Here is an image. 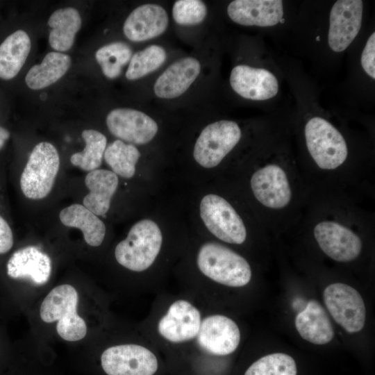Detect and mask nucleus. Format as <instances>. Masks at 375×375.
Here are the masks:
<instances>
[{
	"instance_id": "18",
	"label": "nucleus",
	"mask_w": 375,
	"mask_h": 375,
	"mask_svg": "<svg viewBox=\"0 0 375 375\" xmlns=\"http://www.w3.org/2000/svg\"><path fill=\"white\" fill-rule=\"evenodd\" d=\"M169 17L165 10L154 3L135 8L126 19L123 31L133 42H143L156 38L167 29Z\"/></svg>"
},
{
	"instance_id": "13",
	"label": "nucleus",
	"mask_w": 375,
	"mask_h": 375,
	"mask_svg": "<svg viewBox=\"0 0 375 375\" xmlns=\"http://www.w3.org/2000/svg\"><path fill=\"white\" fill-rule=\"evenodd\" d=\"M197 340L205 351L215 356H226L238 348L240 331L237 324L229 317L213 315L201 321Z\"/></svg>"
},
{
	"instance_id": "2",
	"label": "nucleus",
	"mask_w": 375,
	"mask_h": 375,
	"mask_svg": "<svg viewBox=\"0 0 375 375\" xmlns=\"http://www.w3.org/2000/svg\"><path fill=\"white\" fill-rule=\"evenodd\" d=\"M78 294L71 285L62 284L53 288L45 297L40 308V316L46 323L57 322L56 331L68 342L83 339L87 325L77 313Z\"/></svg>"
},
{
	"instance_id": "14",
	"label": "nucleus",
	"mask_w": 375,
	"mask_h": 375,
	"mask_svg": "<svg viewBox=\"0 0 375 375\" xmlns=\"http://www.w3.org/2000/svg\"><path fill=\"white\" fill-rule=\"evenodd\" d=\"M106 124L115 137L135 144L150 142L158 132L157 123L147 114L131 108H117L106 117Z\"/></svg>"
},
{
	"instance_id": "6",
	"label": "nucleus",
	"mask_w": 375,
	"mask_h": 375,
	"mask_svg": "<svg viewBox=\"0 0 375 375\" xmlns=\"http://www.w3.org/2000/svg\"><path fill=\"white\" fill-rule=\"evenodd\" d=\"M60 168L56 147L41 142L32 150L20 177V188L25 197L33 200L45 198L51 191Z\"/></svg>"
},
{
	"instance_id": "5",
	"label": "nucleus",
	"mask_w": 375,
	"mask_h": 375,
	"mask_svg": "<svg viewBox=\"0 0 375 375\" xmlns=\"http://www.w3.org/2000/svg\"><path fill=\"white\" fill-rule=\"evenodd\" d=\"M162 235L158 224L151 219H142L129 230L126 238L115 249L117 262L133 272L148 269L158 256Z\"/></svg>"
},
{
	"instance_id": "10",
	"label": "nucleus",
	"mask_w": 375,
	"mask_h": 375,
	"mask_svg": "<svg viewBox=\"0 0 375 375\" xmlns=\"http://www.w3.org/2000/svg\"><path fill=\"white\" fill-rule=\"evenodd\" d=\"M324 303L334 320L348 333L362 329L366 319V308L360 293L342 283L327 286L323 293Z\"/></svg>"
},
{
	"instance_id": "30",
	"label": "nucleus",
	"mask_w": 375,
	"mask_h": 375,
	"mask_svg": "<svg viewBox=\"0 0 375 375\" xmlns=\"http://www.w3.org/2000/svg\"><path fill=\"white\" fill-rule=\"evenodd\" d=\"M167 53L163 47L151 45L134 53L126 72L128 80L140 78L159 68L166 60Z\"/></svg>"
},
{
	"instance_id": "8",
	"label": "nucleus",
	"mask_w": 375,
	"mask_h": 375,
	"mask_svg": "<svg viewBox=\"0 0 375 375\" xmlns=\"http://www.w3.org/2000/svg\"><path fill=\"white\" fill-rule=\"evenodd\" d=\"M241 138L242 131L234 121L219 120L210 124L196 141L194 158L203 167H215L234 149Z\"/></svg>"
},
{
	"instance_id": "27",
	"label": "nucleus",
	"mask_w": 375,
	"mask_h": 375,
	"mask_svg": "<svg viewBox=\"0 0 375 375\" xmlns=\"http://www.w3.org/2000/svg\"><path fill=\"white\" fill-rule=\"evenodd\" d=\"M141 154L131 144L120 140L110 143L104 151V160L116 175L122 178H132L135 173V165Z\"/></svg>"
},
{
	"instance_id": "32",
	"label": "nucleus",
	"mask_w": 375,
	"mask_h": 375,
	"mask_svg": "<svg viewBox=\"0 0 375 375\" xmlns=\"http://www.w3.org/2000/svg\"><path fill=\"white\" fill-rule=\"evenodd\" d=\"M206 15V6L200 0H178L172 8L173 19L180 25L199 24L204 20Z\"/></svg>"
},
{
	"instance_id": "16",
	"label": "nucleus",
	"mask_w": 375,
	"mask_h": 375,
	"mask_svg": "<svg viewBox=\"0 0 375 375\" xmlns=\"http://www.w3.org/2000/svg\"><path fill=\"white\" fill-rule=\"evenodd\" d=\"M232 89L240 97L253 101L274 97L278 92V81L270 71L246 65L234 67L230 75Z\"/></svg>"
},
{
	"instance_id": "7",
	"label": "nucleus",
	"mask_w": 375,
	"mask_h": 375,
	"mask_svg": "<svg viewBox=\"0 0 375 375\" xmlns=\"http://www.w3.org/2000/svg\"><path fill=\"white\" fill-rule=\"evenodd\" d=\"M312 234L320 249L335 261L351 262L362 252L360 236L341 220L321 219L314 224Z\"/></svg>"
},
{
	"instance_id": "15",
	"label": "nucleus",
	"mask_w": 375,
	"mask_h": 375,
	"mask_svg": "<svg viewBox=\"0 0 375 375\" xmlns=\"http://www.w3.org/2000/svg\"><path fill=\"white\" fill-rule=\"evenodd\" d=\"M201 322L199 310L189 301L179 299L170 305L160 319L158 331L169 342H183L197 337Z\"/></svg>"
},
{
	"instance_id": "21",
	"label": "nucleus",
	"mask_w": 375,
	"mask_h": 375,
	"mask_svg": "<svg viewBox=\"0 0 375 375\" xmlns=\"http://www.w3.org/2000/svg\"><path fill=\"white\" fill-rule=\"evenodd\" d=\"M118 183L117 175L112 171L97 169L89 172L85 178L89 193L83 198V205L97 216L106 215Z\"/></svg>"
},
{
	"instance_id": "26",
	"label": "nucleus",
	"mask_w": 375,
	"mask_h": 375,
	"mask_svg": "<svg viewBox=\"0 0 375 375\" xmlns=\"http://www.w3.org/2000/svg\"><path fill=\"white\" fill-rule=\"evenodd\" d=\"M71 58L65 53H48L42 62L33 66L28 72L25 81L32 90L44 88L58 81L69 69Z\"/></svg>"
},
{
	"instance_id": "28",
	"label": "nucleus",
	"mask_w": 375,
	"mask_h": 375,
	"mask_svg": "<svg viewBox=\"0 0 375 375\" xmlns=\"http://www.w3.org/2000/svg\"><path fill=\"white\" fill-rule=\"evenodd\" d=\"M81 136L85 147L82 151L72 155L70 162L84 171L97 169L102 162L107 139L103 134L93 129L84 130Z\"/></svg>"
},
{
	"instance_id": "9",
	"label": "nucleus",
	"mask_w": 375,
	"mask_h": 375,
	"mask_svg": "<svg viewBox=\"0 0 375 375\" xmlns=\"http://www.w3.org/2000/svg\"><path fill=\"white\" fill-rule=\"evenodd\" d=\"M200 216L208 231L220 240L235 244L246 240L247 231L242 219L222 197L206 195L200 203Z\"/></svg>"
},
{
	"instance_id": "35",
	"label": "nucleus",
	"mask_w": 375,
	"mask_h": 375,
	"mask_svg": "<svg viewBox=\"0 0 375 375\" xmlns=\"http://www.w3.org/2000/svg\"><path fill=\"white\" fill-rule=\"evenodd\" d=\"M9 136L10 133L8 131L0 126V149L3 147L5 142L9 138Z\"/></svg>"
},
{
	"instance_id": "11",
	"label": "nucleus",
	"mask_w": 375,
	"mask_h": 375,
	"mask_svg": "<svg viewBox=\"0 0 375 375\" xmlns=\"http://www.w3.org/2000/svg\"><path fill=\"white\" fill-rule=\"evenodd\" d=\"M101 363L108 375H153L158 367L156 356L149 349L135 344L106 349Z\"/></svg>"
},
{
	"instance_id": "17",
	"label": "nucleus",
	"mask_w": 375,
	"mask_h": 375,
	"mask_svg": "<svg viewBox=\"0 0 375 375\" xmlns=\"http://www.w3.org/2000/svg\"><path fill=\"white\" fill-rule=\"evenodd\" d=\"M227 14L240 25L273 26L283 19V3L278 0H235L228 4Z\"/></svg>"
},
{
	"instance_id": "31",
	"label": "nucleus",
	"mask_w": 375,
	"mask_h": 375,
	"mask_svg": "<svg viewBox=\"0 0 375 375\" xmlns=\"http://www.w3.org/2000/svg\"><path fill=\"white\" fill-rule=\"evenodd\" d=\"M294 360L283 353L266 355L254 362L244 375H297Z\"/></svg>"
},
{
	"instance_id": "25",
	"label": "nucleus",
	"mask_w": 375,
	"mask_h": 375,
	"mask_svg": "<svg viewBox=\"0 0 375 375\" xmlns=\"http://www.w3.org/2000/svg\"><path fill=\"white\" fill-rule=\"evenodd\" d=\"M51 28L49 42L58 51H68L73 45L76 33L81 26V18L74 8H60L53 12L48 20Z\"/></svg>"
},
{
	"instance_id": "19",
	"label": "nucleus",
	"mask_w": 375,
	"mask_h": 375,
	"mask_svg": "<svg viewBox=\"0 0 375 375\" xmlns=\"http://www.w3.org/2000/svg\"><path fill=\"white\" fill-rule=\"evenodd\" d=\"M8 275L15 279L26 278L35 285L48 282L52 269L49 256L35 246L16 251L6 265Z\"/></svg>"
},
{
	"instance_id": "20",
	"label": "nucleus",
	"mask_w": 375,
	"mask_h": 375,
	"mask_svg": "<svg viewBox=\"0 0 375 375\" xmlns=\"http://www.w3.org/2000/svg\"><path fill=\"white\" fill-rule=\"evenodd\" d=\"M200 70V63L194 58L174 62L157 78L153 86L155 94L167 99L181 96L195 81Z\"/></svg>"
},
{
	"instance_id": "3",
	"label": "nucleus",
	"mask_w": 375,
	"mask_h": 375,
	"mask_svg": "<svg viewBox=\"0 0 375 375\" xmlns=\"http://www.w3.org/2000/svg\"><path fill=\"white\" fill-rule=\"evenodd\" d=\"M197 262L205 276L226 286L242 287L251 278V269L247 260L219 243L203 244L198 252Z\"/></svg>"
},
{
	"instance_id": "1",
	"label": "nucleus",
	"mask_w": 375,
	"mask_h": 375,
	"mask_svg": "<svg viewBox=\"0 0 375 375\" xmlns=\"http://www.w3.org/2000/svg\"><path fill=\"white\" fill-rule=\"evenodd\" d=\"M303 133L307 151L318 170L336 172L346 163L349 153L347 140L329 121L312 117L305 124Z\"/></svg>"
},
{
	"instance_id": "33",
	"label": "nucleus",
	"mask_w": 375,
	"mask_h": 375,
	"mask_svg": "<svg viewBox=\"0 0 375 375\" xmlns=\"http://www.w3.org/2000/svg\"><path fill=\"white\" fill-rule=\"evenodd\" d=\"M375 33L367 39L362 50L360 62L365 73L372 79L375 78Z\"/></svg>"
},
{
	"instance_id": "12",
	"label": "nucleus",
	"mask_w": 375,
	"mask_h": 375,
	"mask_svg": "<svg viewBox=\"0 0 375 375\" xmlns=\"http://www.w3.org/2000/svg\"><path fill=\"white\" fill-rule=\"evenodd\" d=\"M363 3L360 0H338L329 16L328 44L335 52L344 51L358 35L362 26Z\"/></svg>"
},
{
	"instance_id": "23",
	"label": "nucleus",
	"mask_w": 375,
	"mask_h": 375,
	"mask_svg": "<svg viewBox=\"0 0 375 375\" xmlns=\"http://www.w3.org/2000/svg\"><path fill=\"white\" fill-rule=\"evenodd\" d=\"M61 223L67 227L80 229L85 242L91 247H99L106 235L104 223L83 205L74 203L62 209L59 213Z\"/></svg>"
},
{
	"instance_id": "24",
	"label": "nucleus",
	"mask_w": 375,
	"mask_h": 375,
	"mask_svg": "<svg viewBox=\"0 0 375 375\" xmlns=\"http://www.w3.org/2000/svg\"><path fill=\"white\" fill-rule=\"evenodd\" d=\"M31 40L22 30L8 35L0 44V78H14L23 67L31 50Z\"/></svg>"
},
{
	"instance_id": "4",
	"label": "nucleus",
	"mask_w": 375,
	"mask_h": 375,
	"mask_svg": "<svg viewBox=\"0 0 375 375\" xmlns=\"http://www.w3.org/2000/svg\"><path fill=\"white\" fill-rule=\"evenodd\" d=\"M250 188L256 200L269 212L285 210L294 200L289 169L276 160H267L253 173Z\"/></svg>"
},
{
	"instance_id": "34",
	"label": "nucleus",
	"mask_w": 375,
	"mask_h": 375,
	"mask_svg": "<svg viewBox=\"0 0 375 375\" xmlns=\"http://www.w3.org/2000/svg\"><path fill=\"white\" fill-rule=\"evenodd\" d=\"M12 245V231L8 222L0 215V254L9 251Z\"/></svg>"
},
{
	"instance_id": "29",
	"label": "nucleus",
	"mask_w": 375,
	"mask_h": 375,
	"mask_svg": "<svg viewBox=\"0 0 375 375\" xmlns=\"http://www.w3.org/2000/svg\"><path fill=\"white\" fill-rule=\"evenodd\" d=\"M132 49L126 43L112 42L99 48L95 58L103 74L108 78H115L122 73V67L129 62Z\"/></svg>"
},
{
	"instance_id": "22",
	"label": "nucleus",
	"mask_w": 375,
	"mask_h": 375,
	"mask_svg": "<svg viewBox=\"0 0 375 375\" xmlns=\"http://www.w3.org/2000/svg\"><path fill=\"white\" fill-rule=\"evenodd\" d=\"M295 326L302 338L315 344H327L334 335L326 312L315 300L310 301L296 316Z\"/></svg>"
}]
</instances>
